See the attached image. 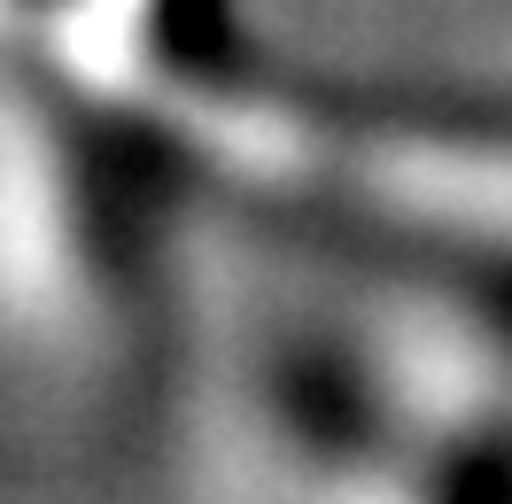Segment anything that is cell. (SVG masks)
Wrapping results in <instances>:
<instances>
[{"label":"cell","mask_w":512,"mask_h":504,"mask_svg":"<svg viewBox=\"0 0 512 504\" xmlns=\"http://www.w3.org/2000/svg\"><path fill=\"white\" fill-rule=\"evenodd\" d=\"M70 86L47 70L39 8L0 0V342L55 349L86 318V202L70 156Z\"/></svg>","instance_id":"obj_1"},{"label":"cell","mask_w":512,"mask_h":504,"mask_svg":"<svg viewBox=\"0 0 512 504\" xmlns=\"http://www.w3.org/2000/svg\"><path fill=\"white\" fill-rule=\"evenodd\" d=\"M326 504H427L404 473H342L326 481Z\"/></svg>","instance_id":"obj_2"}]
</instances>
